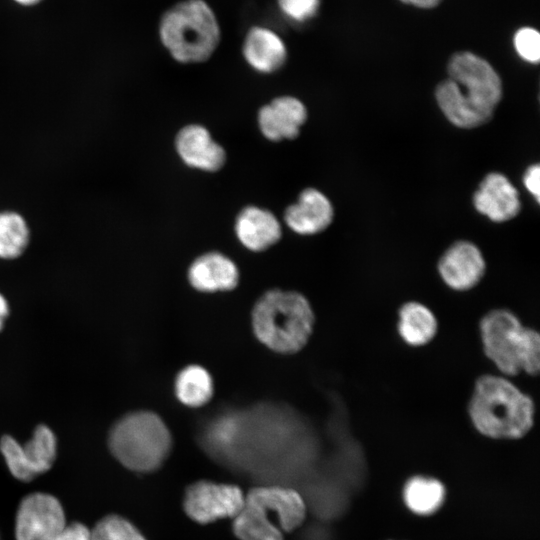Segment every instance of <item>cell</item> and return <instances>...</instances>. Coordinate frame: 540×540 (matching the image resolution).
<instances>
[{"instance_id":"5b68a950","label":"cell","mask_w":540,"mask_h":540,"mask_svg":"<svg viewBox=\"0 0 540 540\" xmlns=\"http://www.w3.org/2000/svg\"><path fill=\"white\" fill-rule=\"evenodd\" d=\"M108 445L113 456L126 468L152 472L162 466L172 449V436L162 418L151 411H136L111 428Z\"/></svg>"},{"instance_id":"e0dca14e","label":"cell","mask_w":540,"mask_h":540,"mask_svg":"<svg viewBox=\"0 0 540 540\" xmlns=\"http://www.w3.org/2000/svg\"><path fill=\"white\" fill-rule=\"evenodd\" d=\"M235 233L245 248L253 252H261L279 241L282 229L273 213L251 205L243 208L237 215Z\"/></svg>"},{"instance_id":"7402d4cb","label":"cell","mask_w":540,"mask_h":540,"mask_svg":"<svg viewBox=\"0 0 540 540\" xmlns=\"http://www.w3.org/2000/svg\"><path fill=\"white\" fill-rule=\"evenodd\" d=\"M30 229L26 219L12 210L0 211V258L15 259L27 248Z\"/></svg>"},{"instance_id":"277c9868","label":"cell","mask_w":540,"mask_h":540,"mask_svg":"<svg viewBox=\"0 0 540 540\" xmlns=\"http://www.w3.org/2000/svg\"><path fill=\"white\" fill-rule=\"evenodd\" d=\"M159 38L174 60L197 64L213 55L221 31L213 9L205 0H182L163 13Z\"/></svg>"},{"instance_id":"484cf974","label":"cell","mask_w":540,"mask_h":540,"mask_svg":"<svg viewBox=\"0 0 540 540\" xmlns=\"http://www.w3.org/2000/svg\"><path fill=\"white\" fill-rule=\"evenodd\" d=\"M513 44L517 54L529 63L540 59V35L532 27H522L514 35Z\"/></svg>"},{"instance_id":"4dcf8cb0","label":"cell","mask_w":540,"mask_h":540,"mask_svg":"<svg viewBox=\"0 0 540 540\" xmlns=\"http://www.w3.org/2000/svg\"><path fill=\"white\" fill-rule=\"evenodd\" d=\"M8 315V304L6 299L0 294V330L3 327L5 318Z\"/></svg>"},{"instance_id":"5bb4252c","label":"cell","mask_w":540,"mask_h":540,"mask_svg":"<svg viewBox=\"0 0 540 540\" xmlns=\"http://www.w3.org/2000/svg\"><path fill=\"white\" fill-rule=\"evenodd\" d=\"M473 202L478 212L494 222L508 221L520 211L518 191L501 173H490L483 179Z\"/></svg>"},{"instance_id":"603a6c76","label":"cell","mask_w":540,"mask_h":540,"mask_svg":"<svg viewBox=\"0 0 540 540\" xmlns=\"http://www.w3.org/2000/svg\"><path fill=\"white\" fill-rule=\"evenodd\" d=\"M22 447L27 464L35 476L52 467L57 453V441L49 427H36L32 438Z\"/></svg>"},{"instance_id":"4316f807","label":"cell","mask_w":540,"mask_h":540,"mask_svg":"<svg viewBox=\"0 0 540 540\" xmlns=\"http://www.w3.org/2000/svg\"><path fill=\"white\" fill-rule=\"evenodd\" d=\"M280 12L290 21L304 23L314 18L320 0H276Z\"/></svg>"},{"instance_id":"ac0fdd59","label":"cell","mask_w":540,"mask_h":540,"mask_svg":"<svg viewBox=\"0 0 540 540\" xmlns=\"http://www.w3.org/2000/svg\"><path fill=\"white\" fill-rule=\"evenodd\" d=\"M396 330L405 345L422 348L435 340L439 322L429 306L417 300H409L398 308Z\"/></svg>"},{"instance_id":"f546056e","label":"cell","mask_w":540,"mask_h":540,"mask_svg":"<svg viewBox=\"0 0 540 540\" xmlns=\"http://www.w3.org/2000/svg\"><path fill=\"white\" fill-rule=\"evenodd\" d=\"M405 4H409L422 9H430L436 7L442 0H400Z\"/></svg>"},{"instance_id":"f1b7e54d","label":"cell","mask_w":540,"mask_h":540,"mask_svg":"<svg viewBox=\"0 0 540 540\" xmlns=\"http://www.w3.org/2000/svg\"><path fill=\"white\" fill-rule=\"evenodd\" d=\"M524 184L527 190L534 195L537 202L540 196V167L538 164L530 166L524 175Z\"/></svg>"},{"instance_id":"8fae6325","label":"cell","mask_w":540,"mask_h":540,"mask_svg":"<svg viewBox=\"0 0 540 540\" xmlns=\"http://www.w3.org/2000/svg\"><path fill=\"white\" fill-rule=\"evenodd\" d=\"M175 149L187 166L202 171H218L226 162L224 148L199 124L186 125L179 130L175 138Z\"/></svg>"},{"instance_id":"1f68e13d","label":"cell","mask_w":540,"mask_h":540,"mask_svg":"<svg viewBox=\"0 0 540 540\" xmlns=\"http://www.w3.org/2000/svg\"><path fill=\"white\" fill-rule=\"evenodd\" d=\"M15 1L23 5H32L39 2L40 0H15Z\"/></svg>"},{"instance_id":"9c48e42d","label":"cell","mask_w":540,"mask_h":540,"mask_svg":"<svg viewBox=\"0 0 540 540\" xmlns=\"http://www.w3.org/2000/svg\"><path fill=\"white\" fill-rule=\"evenodd\" d=\"M437 272L451 291L465 293L475 289L486 273V261L477 245L461 240L450 245L439 258Z\"/></svg>"},{"instance_id":"ffe728a7","label":"cell","mask_w":540,"mask_h":540,"mask_svg":"<svg viewBox=\"0 0 540 540\" xmlns=\"http://www.w3.org/2000/svg\"><path fill=\"white\" fill-rule=\"evenodd\" d=\"M174 393L179 402L187 407L204 406L213 397V378L203 366L187 365L178 372L175 378Z\"/></svg>"},{"instance_id":"44dd1931","label":"cell","mask_w":540,"mask_h":540,"mask_svg":"<svg viewBox=\"0 0 540 540\" xmlns=\"http://www.w3.org/2000/svg\"><path fill=\"white\" fill-rule=\"evenodd\" d=\"M233 519V532L239 540H284L282 530L271 515L246 500Z\"/></svg>"},{"instance_id":"9a60e30c","label":"cell","mask_w":540,"mask_h":540,"mask_svg":"<svg viewBox=\"0 0 540 540\" xmlns=\"http://www.w3.org/2000/svg\"><path fill=\"white\" fill-rule=\"evenodd\" d=\"M333 207L329 199L314 188L301 192L298 200L284 213L286 225L300 235H314L324 231L332 222Z\"/></svg>"},{"instance_id":"cb8c5ba5","label":"cell","mask_w":540,"mask_h":540,"mask_svg":"<svg viewBox=\"0 0 540 540\" xmlns=\"http://www.w3.org/2000/svg\"><path fill=\"white\" fill-rule=\"evenodd\" d=\"M91 533L92 540H146L133 523L116 514L99 520Z\"/></svg>"},{"instance_id":"83f0119b","label":"cell","mask_w":540,"mask_h":540,"mask_svg":"<svg viewBox=\"0 0 540 540\" xmlns=\"http://www.w3.org/2000/svg\"><path fill=\"white\" fill-rule=\"evenodd\" d=\"M55 540H92V533L91 530L82 523H66Z\"/></svg>"},{"instance_id":"ba28073f","label":"cell","mask_w":540,"mask_h":540,"mask_svg":"<svg viewBox=\"0 0 540 540\" xmlns=\"http://www.w3.org/2000/svg\"><path fill=\"white\" fill-rule=\"evenodd\" d=\"M66 525L59 500L51 494L36 492L19 504L15 519L16 540H55Z\"/></svg>"},{"instance_id":"d4e9b609","label":"cell","mask_w":540,"mask_h":540,"mask_svg":"<svg viewBox=\"0 0 540 540\" xmlns=\"http://www.w3.org/2000/svg\"><path fill=\"white\" fill-rule=\"evenodd\" d=\"M0 451L10 473L16 479L28 482L36 477L27 464L22 445L12 436L4 435L1 438Z\"/></svg>"},{"instance_id":"8992f818","label":"cell","mask_w":540,"mask_h":540,"mask_svg":"<svg viewBox=\"0 0 540 540\" xmlns=\"http://www.w3.org/2000/svg\"><path fill=\"white\" fill-rule=\"evenodd\" d=\"M532 327L523 324L509 308L488 310L479 320L478 331L485 357L496 372L514 378L522 373L526 345Z\"/></svg>"},{"instance_id":"7c38bea8","label":"cell","mask_w":540,"mask_h":540,"mask_svg":"<svg viewBox=\"0 0 540 540\" xmlns=\"http://www.w3.org/2000/svg\"><path fill=\"white\" fill-rule=\"evenodd\" d=\"M306 119L305 105L292 96L277 97L262 106L258 113L261 133L274 142L296 138Z\"/></svg>"},{"instance_id":"6da1fadb","label":"cell","mask_w":540,"mask_h":540,"mask_svg":"<svg viewBox=\"0 0 540 540\" xmlns=\"http://www.w3.org/2000/svg\"><path fill=\"white\" fill-rule=\"evenodd\" d=\"M448 79L436 88V100L447 119L460 128L488 122L502 96L495 69L471 52L454 54L448 63Z\"/></svg>"},{"instance_id":"52a82bcc","label":"cell","mask_w":540,"mask_h":540,"mask_svg":"<svg viewBox=\"0 0 540 540\" xmlns=\"http://www.w3.org/2000/svg\"><path fill=\"white\" fill-rule=\"evenodd\" d=\"M244 504L245 494L237 485L208 480L189 485L183 498V508L187 516L200 524L234 518Z\"/></svg>"},{"instance_id":"7a4b0ae2","label":"cell","mask_w":540,"mask_h":540,"mask_svg":"<svg viewBox=\"0 0 540 540\" xmlns=\"http://www.w3.org/2000/svg\"><path fill=\"white\" fill-rule=\"evenodd\" d=\"M467 415L481 436L514 441L524 438L533 429L536 406L513 378L498 372L484 373L474 381Z\"/></svg>"},{"instance_id":"3957f363","label":"cell","mask_w":540,"mask_h":540,"mask_svg":"<svg viewBox=\"0 0 540 540\" xmlns=\"http://www.w3.org/2000/svg\"><path fill=\"white\" fill-rule=\"evenodd\" d=\"M251 324L255 337L278 354L301 351L309 342L315 314L309 300L300 292L271 289L255 302Z\"/></svg>"},{"instance_id":"30bf717a","label":"cell","mask_w":540,"mask_h":540,"mask_svg":"<svg viewBox=\"0 0 540 540\" xmlns=\"http://www.w3.org/2000/svg\"><path fill=\"white\" fill-rule=\"evenodd\" d=\"M245 500L274 515L282 532L294 531L306 518L307 506L304 498L290 487L257 486L245 495Z\"/></svg>"},{"instance_id":"d6986e66","label":"cell","mask_w":540,"mask_h":540,"mask_svg":"<svg viewBox=\"0 0 540 540\" xmlns=\"http://www.w3.org/2000/svg\"><path fill=\"white\" fill-rule=\"evenodd\" d=\"M402 498L406 508L417 516H432L444 505L445 485L437 478L414 475L406 480Z\"/></svg>"},{"instance_id":"2e32d148","label":"cell","mask_w":540,"mask_h":540,"mask_svg":"<svg viewBox=\"0 0 540 540\" xmlns=\"http://www.w3.org/2000/svg\"><path fill=\"white\" fill-rule=\"evenodd\" d=\"M242 54L252 69L271 74L285 64L287 48L276 31L265 26H253L245 35Z\"/></svg>"},{"instance_id":"4fadbf2b","label":"cell","mask_w":540,"mask_h":540,"mask_svg":"<svg viewBox=\"0 0 540 540\" xmlns=\"http://www.w3.org/2000/svg\"><path fill=\"white\" fill-rule=\"evenodd\" d=\"M189 284L197 291L214 293L235 289L239 283V270L226 255L211 251L198 256L188 268Z\"/></svg>"}]
</instances>
